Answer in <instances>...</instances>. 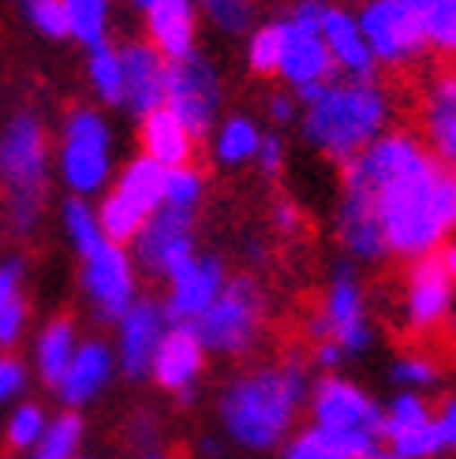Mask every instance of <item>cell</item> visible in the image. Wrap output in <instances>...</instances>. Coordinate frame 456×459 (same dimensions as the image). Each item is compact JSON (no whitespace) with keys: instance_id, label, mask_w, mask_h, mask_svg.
<instances>
[{"instance_id":"1","label":"cell","mask_w":456,"mask_h":459,"mask_svg":"<svg viewBox=\"0 0 456 459\" xmlns=\"http://www.w3.org/2000/svg\"><path fill=\"white\" fill-rule=\"evenodd\" d=\"M345 191L371 205L385 255L419 262L456 232V176L442 169L408 127L385 134L340 165Z\"/></svg>"},{"instance_id":"2","label":"cell","mask_w":456,"mask_h":459,"mask_svg":"<svg viewBox=\"0 0 456 459\" xmlns=\"http://www.w3.org/2000/svg\"><path fill=\"white\" fill-rule=\"evenodd\" d=\"M311 396V370L300 355L247 370L228 381L221 396V422L224 433L243 448L269 452L288 441V433L307 407Z\"/></svg>"},{"instance_id":"3","label":"cell","mask_w":456,"mask_h":459,"mask_svg":"<svg viewBox=\"0 0 456 459\" xmlns=\"http://www.w3.org/2000/svg\"><path fill=\"white\" fill-rule=\"evenodd\" d=\"M390 94L378 79H333L303 108V139L337 165H348L378 134L390 131Z\"/></svg>"},{"instance_id":"4","label":"cell","mask_w":456,"mask_h":459,"mask_svg":"<svg viewBox=\"0 0 456 459\" xmlns=\"http://www.w3.org/2000/svg\"><path fill=\"white\" fill-rule=\"evenodd\" d=\"M45 172H49V134L38 117L19 112L0 134V183L8 191L12 228L19 236H27L41 217Z\"/></svg>"},{"instance_id":"5","label":"cell","mask_w":456,"mask_h":459,"mask_svg":"<svg viewBox=\"0 0 456 459\" xmlns=\"http://www.w3.org/2000/svg\"><path fill=\"white\" fill-rule=\"evenodd\" d=\"M311 419L314 429L333 437L348 459H359L381 445V415L385 411L363 388L340 374L318 377L311 388Z\"/></svg>"},{"instance_id":"6","label":"cell","mask_w":456,"mask_h":459,"mask_svg":"<svg viewBox=\"0 0 456 459\" xmlns=\"http://www.w3.org/2000/svg\"><path fill=\"white\" fill-rule=\"evenodd\" d=\"M266 317H269V303L262 284L255 277H228L210 310L191 325V333L206 351L247 355L259 348L266 333Z\"/></svg>"},{"instance_id":"7","label":"cell","mask_w":456,"mask_h":459,"mask_svg":"<svg viewBox=\"0 0 456 459\" xmlns=\"http://www.w3.org/2000/svg\"><path fill=\"white\" fill-rule=\"evenodd\" d=\"M307 336H311V343H322V340L337 343V348L345 351V359L371 348L374 329L367 321V299H363V284H359V273L352 262H340L333 269L329 288L322 295V307L307 321Z\"/></svg>"},{"instance_id":"8","label":"cell","mask_w":456,"mask_h":459,"mask_svg":"<svg viewBox=\"0 0 456 459\" xmlns=\"http://www.w3.org/2000/svg\"><path fill=\"white\" fill-rule=\"evenodd\" d=\"M60 176L75 198L98 195L112 176V134L101 112L75 108L60 139Z\"/></svg>"},{"instance_id":"9","label":"cell","mask_w":456,"mask_h":459,"mask_svg":"<svg viewBox=\"0 0 456 459\" xmlns=\"http://www.w3.org/2000/svg\"><path fill=\"white\" fill-rule=\"evenodd\" d=\"M322 8L326 0H300L288 19H281V30H285V56H281V79L292 90H303V86H326L337 79V67L326 53V41H322Z\"/></svg>"},{"instance_id":"10","label":"cell","mask_w":456,"mask_h":459,"mask_svg":"<svg viewBox=\"0 0 456 459\" xmlns=\"http://www.w3.org/2000/svg\"><path fill=\"white\" fill-rule=\"evenodd\" d=\"M165 108L191 131L195 143L214 134V120L221 112V75L202 53L169 64Z\"/></svg>"},{"instance_id":"11","label":"cell","mask_w":456,"mask_h":459,"mask_svg":"<svg viewBox=\"0 0 456 459\" xmlns=\"http://www.w3.org/2000/svg\"><path fill=\"white\" fill-rule=\"evenodd\" d=\"M355 22L374 56V67H408L426 53L416 19L400 0H367L355 12Z\"/></svg>"},{"instance_id":"12","label":"cell","mask_w":456,"mask_h":459,"mask_svg":"<svg viewBox=\"0 0 456 459\" xmlns=\"http://www.w3.org/2000/svg\"><path fill=\"white\" fill-rule=\"evenodd\" d=\"M135 262H139L150 277L169 281L180 265L195 258V213L184 210H153L143 232L135 236Z\"/></svg>"},{"instance_id":"13","label":"cell","mask_w":456,"mask_h":459,"mask_svg":"<svg viewBox=\"0 0 456 459\" xmlns=\"http://www.w3.org/2000/svg\"><path fill=\"white\" fill-rule=\"evenodd\" d=\"M456 307V284L442 269L438 255L412 262L404 288V325L412 336H434Z\"/></svg>"},{"instance_id":"14","label":"cell","mask_w":456,"mask_h":459,"mask_svg":"<svg viewBox=\"0 0 456 459\" xmlns=\"http://www.w3.org/2000/svg\"><path fill=\"white\" fill-rule=\"evenodd\" d=\"M83 288L94 303L98 317L120 321L124 310L139 299L135 295V262L127 255V247L101 243L94 255L83 258Z\"/></svg>"},{"instance_id":"15","label":"cell","mask_w":456,"mask_h":459,"mask_svg":"<svg viewBox=\"0 0 456 459\" xmlns=\"http://www.w3.org/2000/svg\"><path fill=\"white\" fill-rule=\"evenodd\" d=\"M381 441L400 459H434L445 452L434 407L419 393H400L381 415Z\"/></svg>"},{"instance_id":"16","label":"cell","mask_w":456,"mask_h":459,"mask_svg":"<svg viewBox=\"0 0 456 459\" xmlns=\"http://www.w3.org/2000/svg\"><path fill=\"white\" fill-rule=\"evenodd\" d=\"M416 134L430 150V157L456 176V67H442L426 79Z\"/></svg>"},{"instance_id":"17","label":"cell","mask_w":456,"mask_h":459,"mask_svg":"<svg viewBox=\"0 0 456 459\" xmlns=\"http://www.w3.org/2000/svg\"><path fill=\"white\" fill-rule=\"evenodd\" d=\"M224 281H228L224 265L210 255H195L188 265H180L169 277V295L162 303L169 325H195L221 295Z\"/></svg>"},{"instance_id":"18","label":"cell","mask_w":456,"mask_h":459,"mask_svg":"<svg viewBox=\"0 0 456 459\" xmlns=\"http://www.w3.org/2000/svg\"><path fill=\"white\" fill-rule=\"evenodd\" d=\"M169 333V317L162 310V303L153 299H135L124 317L117 321V359H120V370L139 381L150 374V362L162 336Z\"/></svg>"},{"instance_id":"19","label":"cell","mask_w":456,"mask_h":459,"mask_svg":"<svg viewBox=\"0 0 456 459\" xmlns=\"http://www.w3.org/2000/svg\"><path fill=\"white\" fill-rule=\"evenodd\" d=\"M206 370V348L198 343V336L191 333V325H169V333L162 336L150 362V377L165 388V393L191 400L195 385Z\"/></svg>"},{"instance_id":"20","label":"cell","mask_w":456,"mask_h":459,"mask_svg":"<svg viewBox=\"0 0 456 459\" xmlns=\"http://www.w3.org/2000/svg\"><path fill=\"white\" fill-rule=\"evenodd\" d=\"M120 53V72H124V105L135 117L165 105V86H169V60L146 41H131Z\"/></svg>"},{"instance_id":"21","label":"cell","mask_w":456,"mask_h":459,"mask_svg":"<svg viewBox=\"0 0 456 459\" xmlns=\"http://www.w3.org/2000/svg\"><path fill=\"white\" fill-rule=\"evenodd\" d=\"M322 41H326V53L337 67V75L345 79H374V56L367 49V41L359 34V22H355V12L340 8V4H326L322 8Z\"/></svg>"},{"instance_id":"22","label":"cell","mask_w":456,"mask_h":459,"mask_svg":"<svg viewBox=\"0 0 456 459\" xmlns=\"http://www.w3.org/2000/svg\"><path fill=\"white\" fill-rule=\"evenodd\" d=\"M195 27H198L195 0H150V8H146L150 41L146 45H153L169 64L195 53Z\"/></svg>"},{"instance_id":"23","label":"cell","mask_w":456,"mask_h":459,"mask_svg":"<svg viewBox=\"0 0 456 459\" xmlns=\"http://www.w3.org/2000/svg\"><path fill=\"white\" fill-rule=\"evenodd\" d=\"M112 366H117V355H112L105 340H83L57 385V396L67 403V411L90 403L109 385Z\"/></svg>"},{"instance_id":"24","label":"cell","mask_w":456,"mask_h":459,"mask_svg":"<svg viewBox=\"0 0 456 459\" xmlns=\"http://www.w3.org/2000/svg\"><path fill=\"white\" fill-rule=\"evenodd\" d=\"M139 139H143V157L157 160L162 169L191 165L195 139H191V131L180 124L165 105L153 108V112H146V117L139 120Z\"/></svg>"},{"instance_id":"25","label":"cell","mask_w":456,"mask_h":459,"mask_svg":"<svg viewBox=\"0 0 456 459\" xmlns=\"http://www.w3.org/2000/svg\"><path fill=\"white\" fill-rule=\"evenodd\" d=\"M337 239L348 250L355 262H381L385 258V243L378 232V221L371 213V205L359 195L340 191V205H337Z\"/></svg>"},{"instance_id":"26","label":"cell","mask_w":456,"mask_h":459,"mask_svg":"<svg viewBox=\"0 0 456 459\" xmlns=\"http://www.w3.org/2000/svg\"><path fill=\"white\" fill-rule=\"evenodd\" d=\"M400 4L412 12L426 53L456 60V0H400Z\"/></svg>"},{"instance_id":"27","label":"cell","mask_w":456,"mask_h":459,"mask_svg":"<svg viewBox=\"0 0 456 459\" xmlns=\"http://www.w3.org/2000/svg\"><path fill=\"white\" fill-rule=\"evenodd\" d=\"M75 348H79V336H75V325L67 317H57V321H49V325L41 329L38 348H34V362H38L41 381L49 388L60 385V377L67 370V362H72Z\"/></svg>"},{"instance_id":"28","label":"cell","mask_w":456,"mask_h":459,"mask_svg":"<svg viewBox=\"0 0 456 459\" xmlns=\"http://www.w3.org/2000/svg\"><path fill=\"white\" fill-rule=\"evenodd\" d=\"M112 191H120L131 205H139L143 213H153V210H162L165 205V169L157 165V160L150 157H135L124 165L120 179H117V187Z\"/></svg>"},{"instance_id":"29","label":"cell","mask_w":456,"mask_h":459,"mask_svg":"<svg viewBox=\"0 0 456 459\" xmlns=\"http://www.w3.org/2000/svg\"><path fill=\"white\" fill-rule=\"evenodd\" d=\"M262 146V131L250 117H228L217 131H214V160L224 169H240L247 160L259 157Z\"/></svg>"},{"instance_id":"30","label":"cell","mask_w":456,"mask_h":459,"mask_svg":"<svg viewBox=\"0 0 456 459\" xmlns=\"http://www.w3.org/2000/svg\"><path fill=\"white\" fill-rule=\"evenodd\" d=\"M94 213H98V228H101L105 243H117V247L135 243V236H139L143 224L150 221V213H143L139 205H131L120 191H109Z\"/></svg>"},{"instance_id":"31","label":"cell","mask_w":456,"mask_h":459,"mask_svg":"<svg viewBox=\"0 0 456 459\" xmlns=\"http://www.w3.org/2000/svg\"><path fill=\"white\" fill-rule=\"evenodd\" d=\"M67 19V38L83 41L86 49L109 41V0H60Z\"/></svg>"},{"instance_id":"32","label":"cell","mask_w":456,"mask_h":459,"mask_svg":"<svg viewBox=\"0 0 456 459\" xmlns=\"http://www.w3.org/2000/svg\"><path fill=\"white\" fill-rule=\"evenodd\" d=\"M79 445H83V419L75 411H60L45 426L41 441L31 448V459H79Z\"/></svg>"},{"instance_id":"33","label":"cell","mask_w":456,"mask_h":459,"mask_svg":"<svg viewBox=\"0 0 456 459\" xmlns=\"http://www.w3.org/2000/svg\"><path fill=\"white\" fill-rule=\"evenodd\" d=\"M86 72H90V82H94L98 90V98L105 105H124V72H120V53H117V45H94L90 49V64H86Z\"/></svg>"},{"instance_id":"34","label":"cell","mask_w":456,"mask_h":459,"mask_svg":"<svg viewBox=\"0 0 456 459\" xmlns=\"http://www.w3.org/2000/svg\"><path fill=\"white\" fill-rule=\"evenodd\" d=\"M281 56H285V30L281 19L277 22H262L247 41V64L255 75H277L281 72Z\"/></svg>"},{"instance_id":"35","label":"cell","mask_w":456,"mask_h":459,"mask_svg":"<svg viewBox=\"0 0 456 459\" xmlns=\"http://www.w3.org/2000/svg\"><path fill=\"white\" fill-rule=\"evenodd\" d=\"M64 228H67V236H72L79 258L94 255V250L105 243L101 228H98V213L90 210L83 198H67V202H64Z\"/></svg>"},{"instance_id":"36","label":"cell","mask_w":456,"mask_h":459,"mask_svg":"<svg viewBox=\"0 0 456 459\" xmlns=\"http://www.w3.org/2000/svg\"><path fill=\"white\" fill-rule=\"evenodd\" d=\"M206 195V176L195 165H180V169H165V205L169 210H184L195 213V205Z\"/></svg>"},{"instance_id":"37","label":"cell","mask_w":456,"mask_h":459,"mask_svg":"<svg viewBox=\"0 0 456 459\" xmlns=\"http://www.w3.org/2000/svg\"><path fill=\"white\" fill-rule=\"evenodd\" d=\"M45 426H49V419H45V411L38 403H19L12 411V419H8V429H4L8 448L12 452H31L41 441Z\"/></svg>"},{"instance_id":"38","label":"cell","mask_w":456,"mask_h":459,"mask_svg":"<svg viewBox=\"0 0 456 459\" xmlns=\"http://www.w3.org/2000/svg\"><path fill=\"white\" fill-rule=\"evenodd\" d=\"M393 377H397V385L408 388V393H419V388L438 385L442 366H438L434 355H426V351H408L393 362Z\"/></svg>"},{"instance_id":"39","label":"cell","mask_w":456,"mask_h":459,"mask_svg":"<svg viewBox=\"0 0 456 459\" xmlns=\"http://www.w3.org/2000/svg\"><path fill=\"white\" fill-rule=\"evenodd\" d=\"M195 8H202L210 15L214 27H221L224 34H240L250 27V15H255V8H250V0H195Z\"/></svg>"},{"instance_id":"40","label":"cell","mask_w":456,"mask_h":459,"mask_svg":"<svg viewBox=\"0 0 456 459\" xmlns=\"http://www.w3.org/2000/svg\"><path fill=\"white\" fill-rule=\"evenodd\" d=\"M127 445H131V459H172L153 415H139L127 426Z\"/></svg>"},{"instance_id":"41","label":"cell","mask_w":456,"mask_h":459,"mask_svg":"<svg viewBox=\"0 0 456 459\" xmlns=\"http://www.w3.org/2000/svg\"><path fill=\"white\" fill-rule=\"evenodd\" d=\"M285 459H348V455L340 452V445L333 437H326L322 429L311 426L285 445Z\"/></svg>"},{"instance_id":"42","label":"cell","mask_w":456,"mask_h":459,"mask_svg":"<svg viewBox=\"0 0 456 459\" xmlns=\"http://www.w3.org/2000/svg\"><path fill=\"white\" fill-rule=\"evenodd\" d=\"M27 15L34 22V30H41L45 38H67V19H64V4L60 0H27Z\"/></svg>"},{"instance_id":"43","label":"cell","mask_w":456,"mask_h":459,"mask_svg":"<svg viewBox=\"0 0 456 459\" xmlns=\"http://www.w3.org/2000/svg\"><path fill=\"white\" fill-rule=\"evenodd\" d=\"M27 388V366L12 355H0V403L15 400Z\"/></svg>"},{"instance_id":"44","label":"cell","mask_w":456,"mask_h":459,"mask_svg":"<svg viewBox=\"0 0 456 459\" xmlns=\"http://www.w3.org/2000/svg\"><path fill=\"white\" fill-rule=\"evenodd\" d=\"M22 329H27V299H15L12 307L0 310V348H12Z\"/></svg>"},{"instance_id":"45","label":"cell","mask_w":456,"mask_h":459,"mask_svg":"<svg viewBox=\"0 0 456 459\" xmlns=\"http://www.w3.org/2000/svg\"><path fill=\"white\" fill-rule=\"evenodd\" d=\"M273 228H277L281 236H295L303 228V213H300V205H295L292 198L273 202Z\"/></svg>"},{"instance_id":"46","label":"cell","mask_w":456,"mask_h":459,"mask_svg":"<svg viewBox=\"0 0 456 459\" xmlns=\"http://www.w3.org/2000/svg\"><path fill=\"white\" fill-rule=\"evenodd\" d=\"M259 165L266 176H281L285 169V143H281V134H262V146H259Z\"/></svg>"},{"instance_id":"47","label":"cell","mask_w":456,"mask_h":459,"mask_svg":"<svg viewBox=\"0 0 456 459\" xmlns=\"http://www.w3.org/2000/svg\"><path fill=\"white\" fill-rule=\"evenodd\" d=\"M22 262H4L0 265V310L22 299Z\"/></svg>"},{"instance_id":"48","label":"cell","mask_w":456,"mask_h":459,"mask_svg":"<svg viewBox=\"0 0 456 459\" xmlns=\"http://www.w3.org/2000/svg\"><path fill=\"white\" fill-rule=\"evenodd\" d=\"M438 419V433H442V445L445 448H456V396H445L442 407L434 411Z\"/></svg>"},{"instance_id":"49","label":"cell","mask_w":456,"mask_h":459,"mask_svg":"<svg viewBox=\"0 0 456 459\" xmlns=\"http://www.w3.org/2000/svg\"><path fill=\"white\" fill-rule=\"evenodd\" d=\"M295 117H300V101H295V94H273L269 98V120L292 124Z\"/></svg>"},{"instance_id":"50","label":"cell","mask_w":456,"mask_h":459,"mask_svg":"<svg viewBox=\"0 0 456 459\" xmlns=\"http://www.w3.org/2000/svg\"><path fill=\"white\" fill-rule=\"evenodd\" d=\"M438 262H442V269L449 273V281L456 284V236L442 243V250H438Z\"/></svg>"},{"instance_id":"51","label":"cell","mask_w":456,"mask_h":459,"mask_svg":"<svg viewBox=\"0 0 456 459\" xmlns=\"http://www.w3.org/2000/svg\"><path fill=\"white\" fill-rule=\"evenodd\" d=\"M359 459H400V455H397V452H390V448H374V452L359 455Z\"/></svg>"},{"instance_id":"52","label":"cell","mask_w":456,"mask_h":459,"mask_svg":"<svg viewBox=\"0 0 456 459\" xmlns=\"http://www.w3.org/2000/svg\"><path fill=\"white\" fill-rule=\"evenodd\" d=\"M131 4H135V8H143V12H146V8H150V0H131Z\"/></svg>"}]
</instances>
